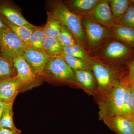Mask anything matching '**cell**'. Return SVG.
Wrapping results in <instances>:
<instances>
[{"instance_id": "cell-12", "label": "cell", "mask_w": 134, "mask_h": 134, "mask_svg": "<svg viewBox=\"0 0 134 134\" xmlns=\"http://www.w3.org/2000/svg\"><path fill=\"white\" fill-rule=\"evenodd\" d=\"M104 121L117 134H134V123L132 118L119 115L109 117Z\"/></svg>"}, {"instance_id": "cell-31", "label": "cell", "mask_w": 134, "mask_h": 134, "mask_svg": "<svg viewBox=\"0 0 134 134\" xmlns=\"http://www.w3.org/2000/svg\"><path fill=\"white\" fill-rule=\"evenodd\" d=\"M0 134H21V132H16L5 128H0Z\"/></svg>"}, {"instance_id": "cell-25", "label": "cell", "mask_w": 134, "mask_h": 134, "mask_svg": "<svg viewBox=\"0 0 134 134\" xmlns=\"http://www.w3.org/2000/svg\"><path fill=\"white\" fill-rule=\"evenodd\" d=\"M12 106L10 107L4 111L0 120V128L9 129L18 132L20 130L16 127L13 122Z\"/></svg>"}, {"instance_id": "cell-8", "label": "cell", "mask_w": 134, "mask_h": 134, "mask_svg": "<svg viewBox=\"0 0 134 134\" xmlns=\"http://www.w3.org/2000/svg\"><path fill=\"white\" fill-rule=\"evenodd\" d=\"M23 56L36 76L43 77L46 64L50 58L44 51L28 46Z\"/></svg>"}, {"instance_id": "cell-2", "label": "cell", "mask_w": 134, "mask_h": 134, "mask_svg": "<svg viewBox=\"0 0 134 134\" xmlns=\"http://www.w3.org/2000/svg\"><path fill=\"white\" fill-rule=\"evenodd\" d=\"M126 83L124 80H121L103 95L99 106L100 117L103 120L122 114Z\"/></svg>"}, {"instance_id": "cell-22", "label": "cell", "mask_w": 134, "mask_h": 134, "mask_svg": "<svg viewBox=\"0 0 134 134\" xmlns=\"http://www.w3.org/2000/svg\"><path fill=\"white\" fill-rule=\"evenodd\" d=\"M60 56L74 70L90 69L89 63L86 60L75 58L62 53Z\"/></svg>"}, {"instance_id": "cell-23", "label": "cell", "mask_w": 134, "mask_h": 134, "mask_svg": "<svg viewBox=\"0 0 134 134\" xmlns=\"http://www.w3.org/2000/svg\"><path fill=\"white\" fill-rule=\"evenodd\" d=\"M46 38L44 26L34 31L32 33L29 42V47L38 49H43L44 40Z\"/></svg>"}, {"instance_id": "cell-16", "label": "cell", "mask_w": 134, "mask_h": 134, "mask_svg": "<svg viewBox=\"0 0 134 134\" xmlns=\"http://www.w3.org/2000/svg\"><path fill=\"white\" fill-rule=\"evenodd\" d=\"M108 2L115 23L119 25L131 2L128 0H111Z\"/></svg>"}, {"instance_id": "cell-17", "label": "cell", "mask_w": 134, "mask_h": 134, "mask_svg": "<svg viewBox=\"0 0 134 134\" xmlns=\"http://www.w3.org/2000/svg\"><path fill=\"white\" fill-rule=\"evenodd\" d=\"M0 15L8 28L15 34L19 36L26 45L29 46V40L33 31L25 26L14 24L9 21L1 15L0 14Z\"/></svg>"}, {"instance_id": "cell-30", "label": "cell", "mask_w": 134, "mask_h": 134, "mask_svg": "<svg viewBox=\"0 0 134 134\" xmlns=\"http://www.w3.org/2000/svg\"><path fill=\"white\" fill-rule=\"evenodd\" d=\"M13 103H7L0 100V120L2 117L4 111L13 105Z\"/></svg>"}, {"instance_id": "cell-32", "label": "cell", "mask_w": 134, "mask_h": 134, "mask_svg": "<svg viewBox=\"0 0 134 134\" xmlns=\"http://www.w3.org/2000/svg\"><path fill=\"white\" fill-rule=\"evenodd\" d=\"M8 29L7 25L3 21L0 15V34L4 32Z\"/></svg>"}, {"instance_id": "cell-18", "label": "cell", "mask_w": 134, "mask_h": 134, "mask_svg": "<svg viewBox=\"0 0 134 134\" xmlns=\"http://www.w3.org/2000/svg\"><path fill=\"white\" fill-rule=\"evenodd\" d=\"M63 46L58 39L46 37L43 50L50 58L60 56L62 53Z\"/></svg>"}, {"instance_id": "cell-29", "label": "cell", "mask_w": 134, "mask_h": 134, "mask_svg": "<svg viewBox=\"0 0 134 134\" xmlns=\"http://www.w3.org/2000/svg\"><path fill=\"white\" fill-rule=\"evenodd\" d=\"M127 67L128 73L123 80L129 83H131L134 82V60L128 63Z\"/></svg>"}, {"instance_id": "cell-13", "label": "cell", "mask_w": 134, "mask_h": 134, "mask_svg": "<svg viewBox=\"0 0 134 134\" xmlns=\"http://www.w3.org/2000/svg\"><path fill=\"white\" fill-rule=\"evenodd\" d=\"M13 61L17 76L24 85L31 83L36 80L37 76L23 56H19Z\"/></svg>"}, {"instance_id": "cell-15", "label": "cell", "mask_w": 134, "mask_h": 134, "mask_svg": "<svg viewBox=\"0 0 134 134\" xmlns=\"http://www.w3.org/2000/svg\"><path fill=\"white\" fill-rule=\"evenodd\" d=\"M114 32L120 41L134 48V29L117 25L114 27Z\"/></svg>"}, {"instance_id": "cell-9", "label": "cell", "mask_w": 134, "mask_h": 134, "mask_svg": "<svg viewBox=\"0 0 134 134\" xmlns=\"http://www.w3.org/2000/svg\"><path fill=\"white\" fill-rule=\"evenodd\" d=\"M90 19L103 26L110 29L116 25L108 1H99L89 13Z\"/></svg>"}, {"instance_id": "cell-7", "label": "cell", "mask_w": 134, "mask_h": 134, "mask_svg": "<svg viewBox=\"0 0 134 134\" xmlns=\"http://www.w3.org/2000/svg\"><path fill=\"white\" fill-rule=\"evenodd\" d=\"M0 14L12 23L25 26L33 31L40 27L28 21L22 15L20 8L12 1L0 0Z\"/></svg>"}, {"instance_id": "cell-6", "label": "cell", "mask_w": 134, "mask_h": 134, "mask_svg": "<svg viewBox=\"0 0 134 134\" xmlns=\"http://www.w3.org/2000/svg\"><path fill=\"white\" fill-rule=\"evenodd\" d=\"M90 66L97 81L99 91L102 96L122 80L118 79L111 70L101 63L94 62Z\"/></svg>"}, {"instance_id": "cell-33", "label": "cell", "mask_w": 134, "mask_h": 134, "mask_svg": "<svg viewBox=\"0 0 134 134\" xmlns=\"http://www.w3.org/2000/svg\"><path fill=\"white\" fill-rule=\"evenodd\" d=\"M130 84V83H129ZM131 88V97H132V109H133V115H134V87L130 84Z\"/></svg>"}, {"instance_id": "cell-14", "label": "cell", "mask_w": 134, "mask_h": 134, "mask_svg": "<svg viewBox=\"0 0 134 134\" xmlns=\"http://www.w3.org/2000/svg\"><path fill=\"white\" fill-rule=\"evenodd\" d=\"M47 23L44 26L46 37L59 38L62 24L59 20L51 11L47 12Z\"/></svg>"}, {"instance_id": "cell-36", "label": "cell", "mask_w": 134, "mask_h": 134, "mask_svg": "<svg viewBox=\"0 0 134 134\" xmlns=\"http://www.w3.org/2000/svg\"><path fill=\"white\" fill-rule=\"evenodd\" d=\"M132 120H133V122L134 123V115L133 116L132 118Z\"/></svg>"}, {"instance_id": "cell-4", "label": "cell", "mask_w": 134, "mask_h": 134, "mask_svg": "<svg viewBox=\"0 0 134 134\" xmlns=\"http://www.w3.org/2000/svg\"><path fill=\"white\" fill-rule=\"evenodd\" d=\"M28 46L9 29L0 34V53L13 60L23 56Z\"/></svg>"}, {"instance_id": "cell-35", "label": "cell", "mask_w": 134, "mask_h": 134, "mask_svg": "<svg viewBox=\"0 0 134 134\" xmlns=\"http://www.w3.org/2000/svg\"><path fill=\"white\" fill-rule=\"evenodd\" d=\"M130 2H131L132 3L134 4V0H132V1H130Z\"/></svg>"}, {"instance_id": "cell-27", "label": "cell", "mask_w": 134, "mask_h": 134, "mask_svg": "<svg viewBox=\"0 0 134 134\" xmlns=\"http://www.w3.org/2000/svg\"><path fill=\"white\" fill-rule=\"evenodd\" d=\"M62 53L66 55L86 60V55L79 44L69 47H63Z\"/></svg>"}, {"instance_id": "cell-21", "label": "cell", "mask_w": 134, "mask_h": 134, "mask_svg": "<svg viewBox=\"0 0 134 134\" xmlns=\"http://www.w3.org/2000/svg\"><path fill=\"white\" fill-rule=\"evenodd\" d=\"M74 71L77 82H80L86 88H94L95 85V79L92 73L90 71V69Z\"/></svg>"}, {"instance_id": "cell-10", "label": "cell", "mask_w": 134, "mask_h": 134, "mask_svg": "<svg viewBox=\"0 0 134 134\" xmlns=\"http://www.w3.org/2000/svg\"><path fill=\"white\" fill-rule=\"evenodd\" d=\"M24 86L17 75L0 79V100L7 103L14 102Z\"/></svg>"}, {"instance_id": "cell-19", "label": "cell", "mask_w": 134, "mask_h": 134, "mask_svg": "<svg viewBox=\"0 0 134 134\" xmlns=\"http://www.w3.org/2000/svg\"><path fill=\"white\" fill-rule=\"evenodd\" d=\"M17 75V72L12 60L0 53V79Z\"/></svg>"}, {"instance_id": "cell-28", "label": "cell", "mask_w": 134, "mask_h": 134, "mask_svg": "<svg viewBox=\"0 0 134 134\" xmlns=\"http://www.w3.org/2000/svg\"><path fill=\"white\" fill-rule=\"evenodd\" d=\"M119 25L134 29V4L132 3L127 9Z\"/></svg>"}, {"instance_id": "cell-34", "label": "cell", "mask_w": 134, "mask_h": 134, "mask_svg": "<svg viewBox=\"0 0 134 134\" xmlns=\"http://www.w3.org/2000/svg\"><path fill=\"white\" fill-rule=\"evenodd\" d=\"M130 84H131V85H132V86H134V82H132L131 83H129Z\"/></svg>"}, {"instance_id": "cell-11", "label": "cell", "mask_w": 134, "mask_h": 134, "mask_svg": "<svg viewBox=\"0 0 134 134\" xmlns=\"http://www.w3.org/2000/svg\"><path fill=\"white\" fill-rule=\"evenodd\" d=\"M134 48L120 41H112L104 49L103 54L106 58L115 60H122L132 56Z\"/></svg>"}, {"instance_id": "cell-3", "label": "cell", "mask_w": 134, "mask_h": 134, "mask_svg": "<svg viewBox=\"0 0 134 134\" xmlns=\"http://www.w3.org/2000/svg\"><path fill=\"white\" fill-rule=\"evenodd\" d=\"M43 77L61 82L74 81L76 80L74 71L60 56L49 58Z\"/></svg>"}, {"instance_id": "cell-24", "label": "cell", "mask_w": 134, "mask_h": 134, "mask_svg": "<svg viewBox=\"0 0 134 134\" xmlns=\"http://www.w3.org/2000/svg\"><path fill=\"white\" fill-rule=\"evenodd\" d=\"M121 115L132 118L133 115L131 88L130 85L127 82L125 88Z\"/></svg>"}, {"instance_id": "cell-1", "label": "cell", "mask_w": 134, "mask_h": 134, "mask_svg": "<svg viewBox=\"0 0 134 134\" xmlns=\"http://www.w3.org/2000/svg\"><path fill=\"white\" fill-rule=\"evenodd\" d=\"M50 11L53 13L63 25L73 34L77 43L85 46L86 39L80 16L69 9L62 2L59 1H50Z\"/></svg>"}, {"instance_id": "cell-5", "label": "cell", "mask_w": 134, "mask_h": 134, "mask_svg": "<svg viewBox=\"0 0 134 134\" xmlns=\"http://www.w3.org/2000/svg\"><path fill=\"white\" fill-rule=\"evenodd\" d=\"M82 24L86 43L90 48L98 47L106 40L111 34L110 29L90 18H83Z\"/></svg>"}, {"instance_id": "cell-20", "label": "cell", "mask_w": 134, "mask_h": 134, "mask_svg": "<svg viewBox=\"0 0 134 134\" xmlns=\"http://www.w3.org/2000/svg\"><path fill=\"white\" fill-rule=\"evenodd\" d=\"M98 0H72L67 2L68 5L77 12L89 13L98 3Z\"/></svg>"}, {"instance_id": "cell-26", "label": "cell", "mask_w": 134, "mask_h": 134, "mask_svg": "<svg viewBox=\"0 0 134 134\" xmlns=\"http://www.w3.org/2000/svg\"><path fill=\"white\" fill-rule=\"evenodd\" d=\"M58 40L63 47L70 46L79 44L72 33L62 24Z\"/></svg>"}]
</instances>
